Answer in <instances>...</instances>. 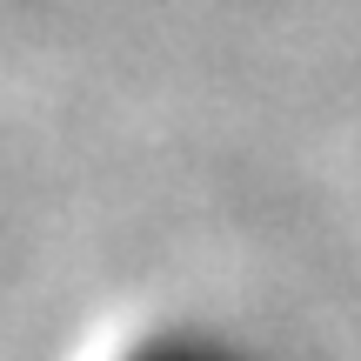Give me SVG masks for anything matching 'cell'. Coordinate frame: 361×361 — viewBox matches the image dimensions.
Masks as SVG:
<instances>
[{
    "instance_id": "cell-1",
    "label": "cell",
    "mask_w": 361,
    "mask_h": 361,
    "mask_svg": "<svg viewBox=\"0 0 361 361\" xmlns=\"http://www.w3.org/2000/svg\"><path fill=\"white\" fill-rule=\"evenodd\" d=\"M134 361H234V355L207 348V341H154V348H147V355H134Z\"/></svg>"
}]
</instances>
